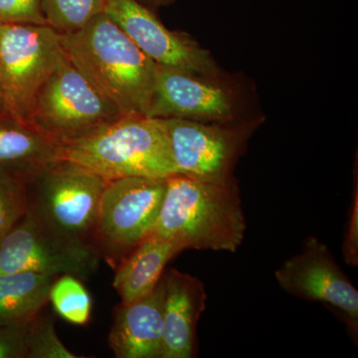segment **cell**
<instances>
[{
	"instance_id": "13",
	"label": "cell",
	"mask_w": 358,
	"mask_h": 358,
	"mask_svg": "<svg viewBox=\"0 0 358 358\" xmlns=\"http://www.w3.org/2000/svg\"><path fill=\"white\" fill-rule=\"evenodd\" d=\"M164 275L147 296L115 308L108 343L117 358H162Z\"/></svg>"
},
{
	"instance_id": "10",
	"label": "cell",
	"mask_w": 358,
	"mask_h": 358,
	"mask_svg": "<svg viewBox=\"0 0 358 358\" xmlns=\"http://www.w3.org/2000/svg\"><path fill=\"white\" fill-rule=\"evenodd\" d=\"M103 13L155 64L214 79L220 77L210 52L185 33L167 29L152 9L136 0H106Z\"/></svg>"
},
{
	"instance_id": "25",
	"label": "cell",
	"mask_w": 358,
	"mask_h": 358,
	"mask_svg": "<svg viewBox=\"0 0 358 358\" xmlns=\"http://www.w3.org/2000/svg\"><path fill=\"white\" fill-rule=\"evenodd\" d=\"M9 117V115L7 114L3 90H2L1 84H0V117Z\"/></svg>"
},
{
	"instance_id": "14",
	"label": "cell",
	"mask_w": 358,
	"mask_h": 358,
	"mask_svg": "<svg viewBox=\"0 0 358 358\" xmlns=\"http://www.w3.org/2000/svg\"><path fill=\"white\" fill-rule=\"evenodd\" d=\"M164 280L162 358L194 357L197 324L207 300L203 282L176 268L164 274Z\"/></svg>"
},
{
	"instance_id": "1",
	"label": "cell",
	"mask_w": 358,
	"mask_h": 358,
	"mask_svg": "<svg viewBox=\"0 0 358 358\" xmlns=\"http://www.w3.org/2000/svg\"><path fill=\"white\" fill-rule=\"evenodd\" d=\"M61 35L66 57L122 115H147L157 64L105 13Z\"/></svg>"
},
{
	"instance_id": "23",
	"label": "cell",
	"mask_w": 358,
	"mask_h": 358,
	"mask_svg": "<svg viewBox=\"0 0 358 358\" xmlns=\"http://www.w3.org/2000/svg\"><path fill=\"white\" fill-rule=\"evenodd\" d=\"M28 324L0 326V358H27Z\"/></svg>"
},
{
	"instance_id": "17",
	"label": "cell",
	"mask_w": 358,
	"mask_h": 358,
	"mask_svg": "<svg viewBox=\"0 0 358 358\" xmlns=\"http://www.w3.org/2000/svg\"><path fill=\"white\" fill-rule=\"evenodd\" d=\"M57 277L33 273H0V326L31 322L49 301Z\"/></svg>"
},
{
	"instance_id": "26",
	"label": "cell",
	"mask_w": 358,
	"mask_h": 358,
	"mask_svg": "<svg viewBox=\"0 0 358 358\" xmlns=\"http://www.w3.org/2000/svg\"><path fill=\"white\" fill-rule=\"evenodd\" d=\"M2 26H3V24H2V23H0V35H1Z\"/></svg>"
},
{
	"instance_id": "15",
	"label": "cell",
	"mask_w": 358,
	"mask_h": 358,
	"mask_svg": "<svg viewBox=\"0 0 358 358\" xmlns=\"http://www.w3.org/2000/svg\"><path fill=\"white\" fill-rule=\"evenodd\" d=\"M62 160V145L31 122L0 117V176L28 183Z\"/></svg>"
},
{
	"instance_id": "2",
	"label": "cell",
	"mask_w": 358,
	"mask_h": 358,
	"mask_svg": "<svg viewBox=\"0 0 358 358\" xmlns=\"http://www.w3.org/2000/svg\"><path fill=\"white\" fill-rule=\"evenodd\" d=\"M246 232L241 199L235 185L204 182L173 174L150 234L186 249L235 253Z\"/></svg>"
},
{
	"instance_id": "18",
	"label": "cell",
	"mask_w": 358,
	"mask_h": 358,
	"mask_svg": "<svg viewBox=\"0 0 358 358\" xmlns=\"http://www.w3.org/2000/svg\"><path fill=\"white\" fill-rule=\"evenodd\" d=\"M49 301L55 312L69 324L86 326L91 320V296L82 280L75 275L56 278L49 291Z\"/></svg>"
},
{
	"instance_id": "4",
	"label": "cell",
	"mask_w": 358,
	"mask_h": 358,
	"mask_svg": "<svg viewBox=\"0 0 358 358\" xmlns=\"http://www.w3.org/2000/svg\"><path fill=\"white\" fill-rule=\"evenodd\" d=\"M107 183L84 167L59 160L26 183L27 210L61 234L94 244Z\"/></svg>"
},
{
	"instance_id": "12",
	"label": "cell",
	"mask_w": 358,
	"mask_h": 358,
	"mask_svg": "<svg viewBox=\"0 0 358 358\" xmlns=\"http://www.w3.org/2000/svg\"><path fill=\"white\" fill-rule=\"evenodd\" d=\"M147 117L227 124L235 119L234 96L219 79L157 65Z\"/></svg>"
},
{
	"instance_id": "24",
	"label": "cell",
	"mask_w": 358,
	"mask_h": 358,
	"mask_svg": "<svg viewBox=\"0 0 358 358\" xmlns=\"http://www.w3.org/2000/svg\"><path fill=\"white\" fill-rule=\"evenodd\" d=\"M136 1L152 10V9L159 8V7L169 6L173 3L174 0H136Z\"/></svg>"
},
{
	"instance_id": "11",
	"label": "cell",
	"mask_w": 358,
	"mask_h": 358,
	"mask_svg": "<svg viewBox=\"0 0 358 358\" xmlns=\"http://www.w3.org/2000/svg\"><path fill=\"white\" fill-rule=\"evenodd\" d=\"M275 277L280 287L292 296L336 308L352 334H357V289L327 245L317 237H308L300 253L285 261Z\"/></svg>"
},
{
	"instance_id": "9",
	"label": "cell",
	"mask_w": 358,
	"mask_h": 358,
	"mask_svg": "<svg viewBox=\"0 0 358 358\" xmlns=\"http://www.w3.org/2000/svg\"><path fill=\"white\" fill-rule=\"evenodd\" d=\"M176 173L187 178L232 185V173L245 141L246 129L217 122L164 119Z\"/></svg>"
},
{
	"instance_id": "8",
	"label": "cell",
	"mask_w": 358,
	"mask_h": 358,
	"mask_svg": "<svg viewBox=\"0 0 358 358\" xmlns=\"http://www.w3.org/2000/svg\"><path fill=\"white\" fill-rule=\"evenodd\" d=\"M120 117L65 55L40 90L30 122L62 145Z\"/></svg>"
},
{
	"instance_id": "21",
	"label": "cell",
	"mask_w": 358,
	"mask_h": 358,
	"mask_svg": "<svg viewBox=\"0 0 358 358\" xmlns=\"http://www.w3.org/2000/svg\"><path fill=\"white\" fill-rule=\"evenodd\" d=\"M26 210L25 183L0 176V243Z\"/></svg>"
},
{
	"instance_id": "5",
	"label": "cell",
	"mask_w": 358,
	"mask_h": 358,
	"mask_svg": "<svg viewBox=\"0 0 358 358\" xmlns=\"http://www.w3.org/2000/svg\"><path fill=\"white\" fill-rule=\"evenodd\" d=\"M64 56L61 35L50 26H2L0 84L9 117L30 122L40 90Z\"/></svg>"
},
{
	"instance_id": "16",
	"label": "cell",
	"mask_w": 358,
	"mask_h": 358,
	"mask_svg": "<svg viewBox=\"0 0 358 358\" xmlns=\"http://www.w3.org/2000/svg\"><path fill=\"white\" fill-rule=\"evenodd\" d=\"M180 252L171 242L148 235L115 268L113 287L122 303L138 300L154 291L167 263Z\"/></svg>"
},
{
	"instance_id": "3",
	"label": "cell",
	"mask_w": 358,
	"mask_h": 358,
	"mask_svg": "<svg viewBox=\"0 0 358 358\" xmlns=\"http://www.w3.org/2000/svg\"><path fill=\"white\" fill-rule=\"evenodd\" d=\"M62 159L106 179L176 174L164 119L122 115L62 143Z\"/></svg>"
},
{
	"instance_id": "7",
	"label": "cell",
	"mask_w": 358,
	"mask_h": 358,
	"mask_svg": "<svg viewBox=\"0 0 358 358\" xmlns=\"http://www.w3.org/2000/svg\"><path fill=\"white\" fill-rule=\"evenodd\" d=\"M101 259L95 245L61 234L28 210L0 243V273L73 275L83 281Z\"/></svg>"
},
{
	"instance_id": "22",
	"label": "cell",
	"mask_w": 358,
	"mask_h": 358,
	"mask_svg": "<svg viewBox=\"0 0 358 358\" xmlns=\"http://www.w3.org/2000/svg\"><path fill=\"white\" fill-rule=\"evenodd\" d=\"M0 23L47 25L41 0H0Z\"/></svg>"
},
{
	"instance_id": "20",
	"label": "cell",
	"mask_w": 358,
	"mask_h": 358,
	"mask_svg": "<svg viewBox=\"0 0 358 358\" xmlns=\"http://www.w3.org/2000/svg\"><path fill=\"white\" fill-rule=\"evenodd\" d=\"M27 345V358H81L60 341L53 317L43 312L28 324Z\"/></svg>"
},
{
	"instance_id": "6",
	"label": "cell",
	"mask_w": 358,
	"mask_h": 358,
	"mask_svg": "<svg viewBox=\"0 0 358 358\" xmlns=\"http://www.w3.org/2000/svg\"><path fill=\"white\" fill-rule=\"evenodd\" d=\"M166 187V178L133 176L108 181L94 244L114 270L150 234Z\"/></svg>"
},
{
	"instance_id": "19",
	"label": "cell",
	"mask_w": 358,
	"mask_h": 358,
	"mask_svg": "<svg viewBox=\"0 0 358 358\" xmlns=\"http://www.w3.org/2000/svg\"><path fill=\"white\" fill-rule=\"evenodd\" d=\"M106 0H41L47 25L59 34L76 32L103 13Z\"/></svg>"
}]
</instances>
